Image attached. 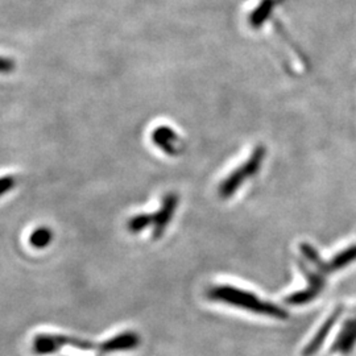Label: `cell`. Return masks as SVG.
I'll use <instances>...</instances> for the list:
<instances>
[{
	"instance_id": "cell-4",
	"label": "cell",
	"mask_w": 356,
	"mask_h": 356,
	"mask_svg": "<svg viewBox=\"0 0 356 356\" xmlns=\"http://www.w3.org/2000/svg\"><path fill=\"white\" fill-rule=\"evenodd\" d=\"M341 313H342V307H338V309L331 314L330 317L327 318V321L322 325V327L319 329L318 332L316 334V337H314V338L307 343L305 348H304L302 355L313 356L318 351L322 343L325 342V339L327 338V335H329V332H330L331 329H332V326L335 325V322L339 318Z\"/></svg>"
},
{
	"instance_id": "cell-8",
	"label": "cell",
	"mask_w": 356,
	"mask_h": 356,
	"mask_svg": "<svg viewBox=\"0 0 356 356\" xmlns=\"http://www.w3.org/2000/svg\"><path fill=\"white\" fill-rule=\"evenodd\" d=\"M355 259L356 247L355 248H350V250H347L346 252L338 254V256L331 261V264L329 266V272L346 267L347 264H350V263H351L353 260H355Z\"/></svg>"
},
{
	"instance_id": "cell-9",
	"label": "cell",
	"mask_w": 356,
	"mask_h": 356,
	"mask_svg": "<svg viewBox=\"0 0 356 356\" xmlns=\"http://www.w3.org/2000/svg\"><path fill=\"white\" fill-rule=\"evenodd\" d=\"M298 266L304 270V275H305L306 279L309 281V288H312V289H314V291H317L318 293L321 292L323 289V286H325V280L321 276V273L318 275V273L310 272L302 263H298Z\"/></svg>"
},
{
	"instance_id": "cell-1",
	"label": "cell",
	"mask_w": 356,
	"mask_h": 356,
	"mask_svg": "<svg viewBox=\"0 0 356 356\" xmlns=\"http://www.w3.org/2000/svg\"><path fill=\"white\" fill-rule=\"evenodd\" d=\"M207 296L210 300L220 301L225 304H229L235 307H241L244 310H250L260 316H267L276 319H288L289 314L285 309L280 306L275 305L272 302L261 301L259 297L247 291H243L239 288H234L229 285H218L213 286Z\"/></svg>"
},
{
	"instance_id": "cell-5",
	"label": "cell",
	"mask_w": 356,
	"mask_h": 356,
	"mask_svg": "<svg viewBox=\"0 0 356 356\" xmlns=\"http://www.w3.org/2000/svg\"><path fill=\"white\" fill-rule=\"evenodd\" d=\"M356 342V319L355 321H348L344 326L343 330L341 331L337 342L334 343V347L331 348V351L337 353H348Z\"/></svg>"
},
{
	"instance_id": "cell-2",
	"label": "cell",
	"mask_w": 356,
	"mask_h": 356,
	"mask_svg": "<svg viewBox=\"0 0 356 356\" xmlns=\"http://www.w3.org/2000/svg\"><path fill=\"white\" fill-rule=\"evenodd\" d=\"M65 346H72L79 350H99V344L91 343L85 339H79L76 337L57 335V334H40L33 339V353L38 355H49L60 351Z\"/></svg>"
},
{
	"instance_id": "cell-3",
	"label": "cell",
	"mask_w": 356,
	"mask_h": 356,
	"mask_svg": "<svg viewBox=\"0 0 356 356\" xmlns=\"http://www.w3.org/2000/svg\"><path fill=\"white\" fill-rule=\"evenodd\" d=\"M140 344V337L138 332L134 331H126L122 334H118L114 338L107 339L106 342L99 344V353L101 354H108V353H116V351H129L138 348Z\"/></svg>"
},
{
	"instance_id": "cell-7",
	"label": "cell",
	"mask_w": 356,
	"mask_h": 356,
	"mask_svg": "<svg viewBox=\"0 0 356 356\" xmlns=\"http://www.w3.org/2000/svg\"><path fill=\"white\" fill-rule=\"evenodd\" d=\"M29 242L35 248H44V247L49 245L51 242V229L41 227V229L33 231L29 238Z\"/></svg>"
},
{
	"instance_id": "cell-6",
	"label": "cell",
	"mask_w": 356,
	"mask_h": 356,
	"mask_svg": "<svg viewBox=\"0 0 356 356\" xmlns=\"http://www.w3.org/2000/svg\"><path fill=\"white\" fill-rule=\"evenodd\" d=\"M317 296H318L317 291H314V289H312V288H307L305 291L293 293L291 296L285 297V302H286L288 305H306L307 302L313 301Z\"/></svg>"
},
{
	"instance_id": "cell-10",
	"label": "cell",
	"mask_w": 356,
	"mask_h": 356,
	"mask_svg": "<svg viewBox=\"0 0 356 356\" xmlns=\"http://www.w3.org/2000/svg\"><path fill=\"white\" fill-rule=\"evenodd\" d=\"M151 223V216H140L134 218L128 223V229L131 232H139L143 229H145Z\"/></svg>"
}]
</instances>
